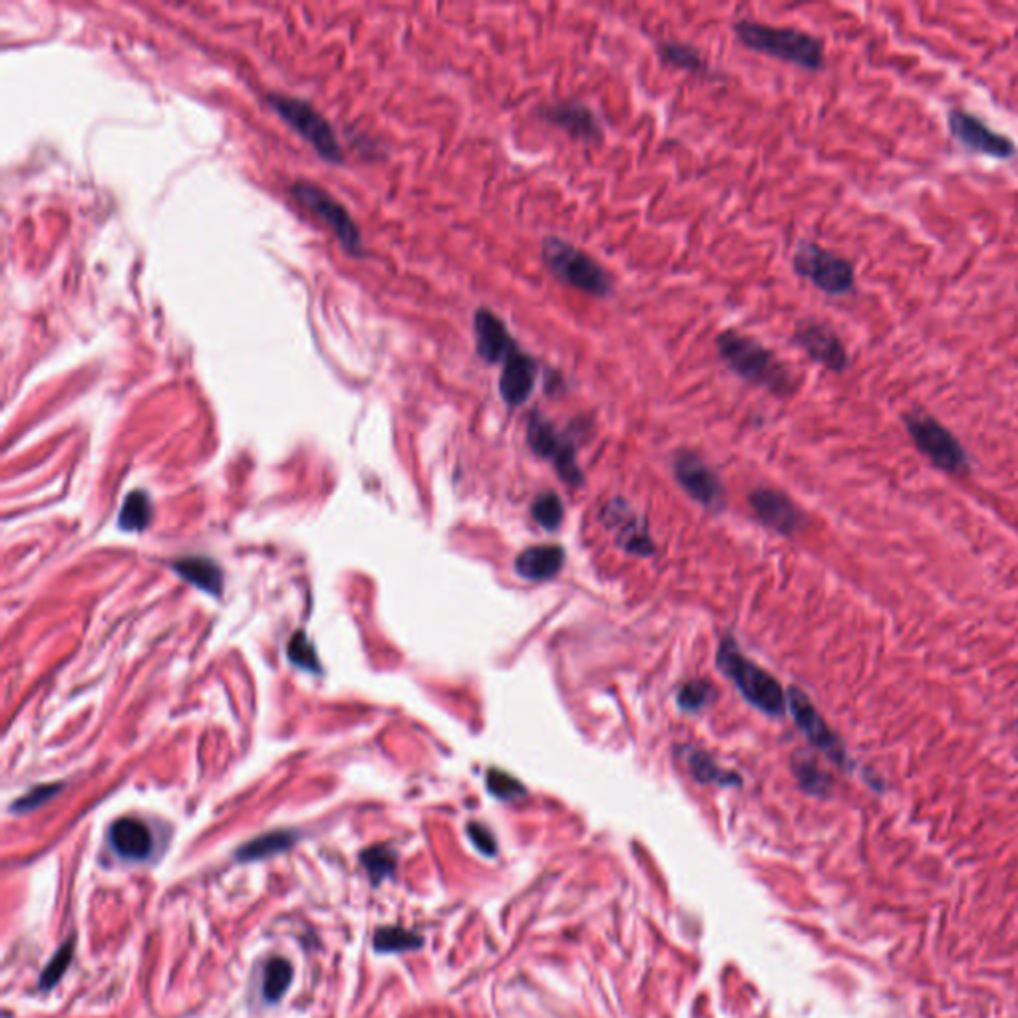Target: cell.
<instances>
[{
    "label": "cell",
    "mask_w": 1018,
    "mask_h": 1018,
    "mask_svg": "<svg viewBox=\"0 0 1018 1018\" xmlns=\"http://www.w3.org/2000/svg\"><path fill=\"white\" fill-rule=\"evenodd\" d=\"M565 554L559 545H537L515 559V569L527 581H547L564 569Z\"/></svg>",
    "instance_id": "d6986e66"
},
{
    "label": "cell",
    "mask_w": 1018,
    "mask_h": 1018,
    "mask_svg": "<svg viewBox=\"0 0 1018 1018\" xmlns=\"http://www.w3.org/2000/svg\"><path fill=\"white\" fill-rule=\"evenodd\" d=\"M658 56L661 61L675 66L676 71L688 72L696 76H708L710 74V64L705 58V54L698 51L696 46L685 44V42L666 41L658 44Z\"/></svg>",
    "instance_id": "44dd1931"
},
{
    "label": "cell",
    "mask_w": 1018,
    "mask_h": 1018,
    "mask_svg": "<svg viewBox=\"0 0 1018 1018\" xmlns=\"http://www.w3.org/2000/svg\"><path fill=\"white\" fill-rule=\"evenodd\" d=\"M794 772L802 787L814 794V796L826 797L832 790V778L827 776L822 768L817 767L814 758H807L806 754H797L794 758Z\"/></svg>",
    "instance_id": "cb8c5ba5"
},
{
    "label": "cell",
    "mask_w": 1018,
    "mask_h": 1018,
    "mask_svg": "<svg viewBox=\"0 0 1018 1018\" xmlns=\"http://www.w3.org/2000/svg\"><path fill=\"white\" fill-rule=\"evenodd\" d=\"M903 422L913 444L931 464L947 474H967L971 468L967 452L945 424L921 410L903 414Z\"/></svg>",
    "instance_id": "8992f818"
},
{
    "label": "cell",
    "mask_w": 1018,
    "mask_h": 1018,
    "mask_svg": "<svg viewBox=\"0 0 1018 1018\" xmlns=\"http://www.w3.org/2000/svg\"><path fill=\"white\" fill-rule=\"evenodd\" d=\"M792 343L796 344L802 353H806L812 363L824 366L829 373L844 374L851 364L846 343L842 341L836 329L826 321H817L814 317L802 319L796 324Z\"/></svg>",
    "instance_id": "8fae6325"
},
{
    "label": "cell",
    "mask_w": 1018,
    "mask_h": 1018,
    "mask_svg": "<svg viewBox=\"0 0 1018 1018\" xmlns=\"http://www.w3.org/2000/svg\"><path fill=\"white\" fill-rule=\"evenodd\" d=\"M1017 730H1018V720H1017Z\"/></svg>",
    "instance_id": "d590c367"
},
{
    "label": "cell",
    "mask_w": 1018,
    "mask_h": 1018,
    "mask_svg": "<svg viewBox=\"0 0 1018 1018\" xmlns=\"http://www.w3.org/2000/svg\"><path fill=\"white\" fill-rule=\"evenodd\" d=\"M675 475L686 494L693 495L698 504L708 510H720L725 505V490L718 475L696 454H678L675 460Z\"/></svg>",
    "instance_id": "9a60e30c"
},
{
    "label": "cell",
    "mask_w": 1018,
    "mask_h": 1018,
    "mask_svg": "<svg viewBox=\"0 0 1018 1018\" xmlns=\"http://www.w3.org/2000/svg\"><path fill=\"white\" fill-rule=\"evenodd\" d=\"M532 514L535 522L545 529H557L564 522V505L554 492H547L535 500Z\"/></svg>",
    "instance_id": "83f0119b"
},
{
    "label": "cell",
    "mask_w": 1018,
    "mask_h": 1018,
    "mask_svg": "<svg viewBox=\"0 0 1018 1018\" xmlns=\"http://www.w3.org/2000/svg\"><path fill=\"white\" fill-rule=\"evenodd\" d=\"M173 569L182 575L185 581L192 586L200 587L202 591L219 596L222 591L223 575L222 569L213 564L212 559L205 557H185L173 564Z\"/></svg>",
    "instance_id": "ffe728a7"
},
{
    "label": "cell",
    "mask_w": 1018,
    "mask_h": 1018,
    "mask_svg": "<svg viewBox=\"0 0 1018 1018\" xmlns=\"http://www.w3.org/2000/svg\"><path fill=\"white\" fill-rule=\"evenodd\" d=\"M787 706H790V712L796 720L797 728L806 735L807 740L819 752H824L836 767L849 768L846 748L842 747L839 738L832 732V728L826 725V720L817 712L816 706L812 705V700L800 688H790Z\"/></svg>",
    "instance_id": "4fadbf2b"
},
{
    "label": "cell",
    "mask_w": 1018,
    "mask_h": 1018,
    "mask_svg": "<svg viewBox=\"0 0 1018 1018\" xmlns=\"http://www.w3.org/2000/svg\"><path fill=\"white\" fill-rule=\"evenodd\" d=\"M542 257L547 271L567 287H574L577 291L597 299H607L613 294V279L603 269V265L561 237H545L542 243Z\"/></svg>",
    "instance_id": "3957f363"
},
{
    "label": "cell",
    "mask_w": 1018,
    "mask_h": 1018,
    "mask_svg": "<svg viewBox=\"0 0 1018 1018\" xmlns=\"http://www.w3.org/2000/svg\"><path fill=\"white\" fill-rule=\"evenodd\" d=\"M294 844V834L291 832H272V834H265V836L257 837L253 839L249 844L237 851V857L239 861H255V859H265V857L275 856V854H281L285 849Z\"/></svg>",
    "instance_id": "7402d4cb"
},
{
    "label": "cell",
    "mask_w": 1018,
    "mask_h": 1018,
    "mask_svg": "<svg viewBox=\"0 0 1018 1018\" xmlns=\"http://www.w3.org/2000/svg\"><path fill=\"white\" fill-rule=\"evenodd\" d=\"M537 363L534 356L517 349L507 356L500 374V394L510 408L522 406L534 393Z\"/></svg>",
    "instance_id": "2e32d148"
},
{
    "label": "cell",
    "mask_w": 1018,
    "mask_h": 1018,
    "mask_svg": "<svg viewBox=\"0 0 1018 1018\" xmlns=\"http://www.w3.org/2000/svg\"><path fill=\"white\" fill-rule=\"evenodd\" d=\"M293 978V968L285 958H272L271 963L265 968V978H262V995L269 1003H277L279 998L287 993Z\"/></svg>",
    "instance_id": "d4e9b609"
},
{
    "label": "cell",
    "mask_w": 1018,
    "mask_h": 1018,
    "mask_svg": "<svg viewBox=\"0 0 1018 1018\" xmlns=\"http://www.w3.org/2000/svg\"><path fill=\"white\" fill-rule=\"evenodd\" d=\"M58 790H61V784H54V786L34 787L32 792H29L26 796L22 797V800H19V802L14 804V810H19V812H29V810H34V807H39L41 804H44L46 800H51V797L54 796Z\"/></svg>",
    "instance_id": "836d02e7"
},
{
    "label": "cell",
    "mask_w": 1018,
    "mask_h": 1018,
    "mask_svg": "<svg viewBox=\"0 0 1018 1018\" xmlns=\"http://www.w3.org/2000/svg\"><path fill=\"white\" fill-rule=\"evenodd\" d=\"M487 790L495 797H502V800H515V797L524 796L525 794V787L522 786V782H517L514 776L505 774L502 770H490L487 772Z\"/></svg>",
    "instance_id": "4dcf8cb0"
},
{
    "label": "cell",
    "mask_w": 1018,
    "mask_h": 1018,
    "mask_svg": "<svg viewBox=\"0 0 1018 1018\" xmlns=\"http://www.w3.org/2000/svg\"><path fill=\"white\" fill-rule=\"evenodd\" d=\"M715 344L718 358L744 383L767 388L768 393L780 398L796 393L794 373L778 358L774 351H770L754 336L726 329L716 336Z\"/></svg>",
    "instance_id": "6da1fadb"
},
{
    "label": "cell",
    "mask_w": 1018,
    "mask_h": 1018,
    "mask_svg": "<svg viewBox=\"0 0 1018 1018\" xmlns=\"http://www.w3.org/2000/svg\"><path fill=\"white\" fill-rule=\"evenodd\" d=\"M110 839L116 854L131 861H140L152 854V832L140 819L121 817L111 826Z\"/></svg>",
    "instance_id": "ac0fdd59"
},
{
    "label": "cell",
    "mask_w": 1018,
    "mask_h": 1018,
    "mask_svg": "<svg viewBox=\"0 0 1018 1018\" xmlns=\"http://www.w3.org/2000/svg\"><path fill=\"white\" fill-rule=\"evenodd\" d=\"M420 945H422V937L416 935L412 931H406V929H381L374 935V949L381 951V953H403V951L418 949Z\"/></svg>",
    "instance_id": "484cf974"
},
{
    "label": "cell",
    "mask_w": 1018,
    "mask_h": 1018,
    "mask_svg": "<svg viewBox=\"0 0 1018 1018\" xmlns=\"http://www.w3.org/2000/svg\"><path fill=\"white\" fill-rule=\"evenodd\" d=\"M712 696V685L706 681H690L678 693V705L683 710H700Z\"/></svg>",
    "instance_id": "f546056e"
},
{
    "label": "cell",
    "mask_w": 1018,
    "mask_h": 1018,
    "mask_svg": "<svg viewBox=\"0 0 1018 1018\" xmlns=\"http://www.w3.org/2000/svg\"><path fill=\"white\" fill-rule=\"evenodd\" d=\"M294 200L303 205L304 210L321 217L343 243L344 249L351 253L363 251V239H361V229L356 227L351 213L344 210L343 203L336 202L331 193L323 190L321 185H314L311 182L293 183L291 187Z\"/></svg>",
    "instance_id": "30bf717a"
},
{
    "label": "cell",
    "mask_w": 1018,
    "mask_h": 1018,
    "mask_svg": "<svg viewBox=\"0 0 1018 1018\" xmlns=\"http://www.w3.org/2000/svg\"><path fill=\"white\" fill-rule=\"evenodd\" d=\"M947 130L951 138L967 152L995 158L1000 162H1008L1017 158L1018 148L1012 138H1008L1007 133L993 130L987 121L981 120L978 116L963 108L949 110Z\"/></svg>",
    "instance_id": "ba28073f"
},
{
    "label": "cell",
    "mask_w": 1018,
    "mask_h": 1018,
    "mask_svg": "<svg viewBox=\"0 0 1018 1018\" xmlns=\"http://www.w3.org/2000/svg\"><path fill=\"white\" fill-rule=\"evenodd\" d=\"M750 505L768 527L780 534H792L802 524V514L797 512L796 505L774 490H757L750 495Z\"/></svg>",
    "instance_id": "e0dca14e"
},
{
    "label": "cell",
    "mask_w": 1018,
    "mask_h": 1018,
    "mask_svg": "<svg viewBox=\"0 0 1018 1018\" xmlns=\"http://www.w3.org/2000/svg\"><path fill=\"white\" fill-rule=\"evenodd\" d=\"M468 834H470V839L474 842V846L478 847L482 854H485V856H494L495 839L487 827L480 826V824H470V826H468Z\"/></svg>",
    "instance_id": "e575fe53"
},
{
    "label": "cell",
    "mask_w": 1018,
    "mask_h": 1018,
    "mask_svg": "<svg viewBox=\"0 0 1018 1018\" xmlns=\"http://www.w3.org/2000/svg\"><path fill=\"white\" fill-rule=\"evenodd\" d=\"M525 436L532 452L544 460H551L561 480L571 485L583 484V474L577 464L574 442L565 438L564 433L555 428L554 422L547 420L539 410L529 414Z\"/></svg>",
    "instance_id": "9c48e42d"
},
{
    "label": "cell",
    "mask_w": 1018,
    "mask_h": 1018,
    "mask_svg": "<svg viewBox=\"0 0 1018 1018\" xmlns=\"http://www.w3.org/2000/svg\"><path fill=\"white\" fill-rule=\"evenodd\" d=\"M152 519V504L150 497L143 492H133L126 497L124 507H121L120 524L124 532H143Z\"/></svg>",
    "instance_id": "603a6c76"
},
{
    "label": "cell",
    "mask_w": 1018,
    "mask_h": 1018,
    "mask_svg": "<svg viewBox=\"0 0 1018 1018\" xmlns=\"http://www.w3.org/2000/svg\"><path fill=\"white\" fill-rule=\"evenodd\" d=\"M686 764L690 767V774L705 782V784H726V782H738V778L728 776L725 770L716 767L715 760L706 757L705 752H698L695 748L688 750L685 757Z\"/></svg>",
    "instance_id": "4316f807"
},
{
    "label": "cell",
    "mask_w": 1018,
    "mask_h": 1018,
    "mask_svg": "<svg viewBox=\"0 0 1018 1018\" xmlns=\"http://www.w3.org/2000/svg\"><path fill=\"white\" fill-rule=\"evenodd\" d=\"M735 32L738 41L758 54L790 62L810 72L824 71L826 66L824 41L810 32L754 21H738Z\"/></svg>",
    "instance_id": "7a4b0ae2"
},
{
    "label": "cell",
    "mask_w": 1018,
    "mask_h": 1018,
    "mask_svg": "<svg viewBox=\"0 0 1018 1018\" xmlns=\"http://www.w3.org/2000/svg\"><path fill=\"white\" fill-rule=\"evenodd\" d=\"M537 116L564 130L571 140L581 143H601L606 138V128L596 111L579 100H559L544 104L537 108Z\"/></svg>",
    "instance_id": "7c38bea8"
},
{
    "label": "cell",
    "mask_w": 1018,
    "mask_h": 1018,
    "mask_svg": "<svg viewBox=\"0 0 1018 1018\" xmlns=\"http://www.w3.org/2000/svg\"><path fill=\"white\" fill-rule=\"evenodd\" d=\"M792 267L797 277L812 282L822 293L829 297H846L856 291V267L854 262L824 249L814 242L797 243L792 257Z\"/></svg>",
    "instance_id": "5b68a950"
},
{
    "label": "cell",
    "mask_w": 1018,
    "mask_h": 1018,
    "mask_svg": "<svg viewBox=\"0 0 1018 1018\" xmlns=\"http://www.w3.org/2000/svg\"><path fill=\"white\" fill-rule=\"evenodd\" d=\"M363 864L368 869V874H371L374 881H383V879L393 874L394 867H396V857H394L388 847L376 846L364 851Z\"/></svg>",
    "instance_id": "f1b7e54d"
},
{
    "label": "cell",
    "mask_w": 1018,
    "mask_h": 1018,
    "mask_svg": "<svg viewBox=\"0 0 1018 1018\" xmlns=\"http://www.w3.org/2000/svg\"><path fill=\"white\" fill-rule=\"evenodd\" d=\"M72 951H74V943H72V941H68L66 945H62V947L58 949V953L52 957L51 963L46 965L44 973H42L41 988H44V990H46V988H52L64 977L66 968L71 965Z\"/></svg>",
    "instance_id": "1f68e13d"
},
{
    "label": "cell",
    "mask_w": 1018,
    "mask_h": 1018,
    "mask_svg": "<svg viewBox=\"0 0 1018 1018\" xmlns=\"http://www.w3.org/2000/svg\"><path fill=\"white\" fill-rule=\"evenodd\" d=\"M289 656H291V661H293L294 665L303 666L307 671H319V658H317V653H314L313 645L307 641V636H304L303 633H297V635L291 639Z\"/></svg>",
    "instance_id": "d6a6232c"
},
{
    "label": "cell",
    "mask_w": 1018,
    "mask_h": 1018,
    "mask_svg": "<svg viewBox=\"0 0 1018 1018\" xmlns=\"http://www.w3.org/2000/svg\"><path fill=\"white\" fill-rule=\"evenodd\" d=\"M718 668L738 686L748 703H752L762 712L772 716L784 712L787 698L780 683L752 661H748L732 639H725L718 649Z\"/></svg>",
    "instance_id": "277c9868"
},
{
    "label": "cell",
    "mask_w": 1018,
    "mask_h": 1018,
    "mask_svg": "<svg viewBox=\"0 0 1018 1018\" xmlns=\"http://www.w3.org/2000/svg\"><path fill=\"white\" fill-rule=\"evenodd\" d=\"M267 100L282 120L294 131H299L326 162H343V150L334 136L333 126L324 120L323 114L314 110L309 101L285 94H269Z\"/></svg>",
    "instance_id": "52a82bcc"
},
{
    "label": "cell",
    "mask_w": 1018,
    "mask_h": 1018,
    "mask_svg": "<svg viewBox=\"0 0 1018 1018\" xmlns=\"http://www.w3.org/2000/svg\"><path fill=\"white\" fill-rule=\"evenodd\" d=\"M474 341L475 353L490 366L505 363L519 349L504 319L487 307H480L474 313Z\"/></svg>",
    "instance_id": "5bb4252c"
}]
</instances>
